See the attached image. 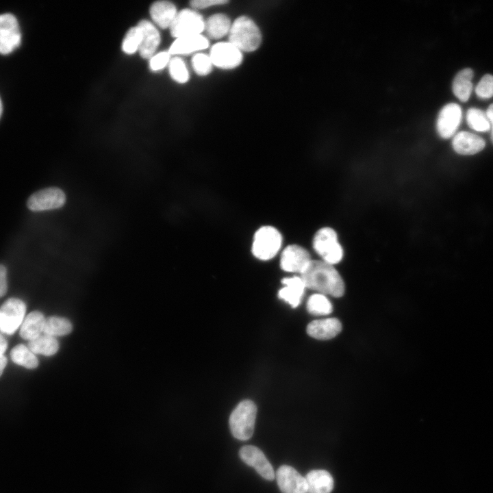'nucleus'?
Masks as SVG:
<instances>
[{
    "instance_id": "f257e3e1",
    "label": "nucleus",
    "mask_w": 493,
    "mask_h": 493,
    "mask_svg": "<svg viewBox=\"0 0 493 493\" xmlns=\"http://www.w3.org/2000/svg\"><path fill=\"white\" fill-rule=\"evenodd\" d=\"M301 277L305 287L321 294L340 297L344 292V283L338 272L323 261L311 260Z\"/></svg>"
},
{
    "instance_id": "f03ea898",
    "label": "nucleus",
    "mask_w": 493,
    "mask_h": 493,
    "mask_svg": "<svg viewBox=\"0 0 493 493\" xmlns=\"http://www.w3.org/2000/svg\"><path fill=\"white\" fill-rule=\"evenodd\" d=\"M228 38V41L242 52L249 53L256 51L262 40L258 26L246 16H240L232 23Z\"/></svg>"
},
{
    "instance_id": "7ed1b4c3",
    "label": "nucleus",
    "mask_w": 493,
    "mask_h": 493,
    "mask_svg": "<svg viewBox=\"0 0 493 493\" xmlns=\"http://www.w3.org/2000/svg\"><path fill=\"white\" fill-rule=\"evenodd\" d=\"M256 414V405L250 400H244L236 406L231 412L229 420L230 429L234 438L243 441L251 438Z\"/></svg>"
},
{
    "instance_id": "20e7f679",
    "label": "nucleus",
    "mask_w": 493,
    "mask_h": 493,
    "mask_svg": "<svg viewBox=\"0 0 493 493\" xmlns=\"http://www.w3.org/2000/svg\"><path fill=\"white\" fill-rule=\"evenodd\" d=\"M282 244V236L274 227L263 226L254 234L252 244L253 255L261 260L274 257Z\"/></svg>"
},
{
    "instance_id": "39448f33",
    "label": "nucleus",
    "mask_w": 493,
    "mask_h": 493,
    "mask_svg": "<svg viewBox=\"0 0 493 493\" xmlns=\"http://www.w3.org/2000/svg\"><path fill=\"white\" fill-rule=\"evenodd\" d=\"M312 244L314 249L323 262L333 265L342 260L343 249L338 242L334 229L330 227L321 228L314 235Z\"/></svg>"
},
{
    "instance_id": "423d86ee",
    "label": "nucleus",
    "mask_w": 493,
    "mask_h": 493,
    "mask_svg": "<svg viewBox=\"0 0 493 493\" xmlns=\"http://www.w3.org/2000/svg\"><path fill=\"white\" fill-rule=\"evenodd\" d=\"M205 20L197 11L186 8L177 12L171 26L170 34L175 38L200 35L205 29Z\"/></svg>"
},
{
    "instance_id": "0eeeda50",
    "label": "nucleus",
    "mask_w": 493,
    "mask_h": 493,
    "mask_svg": "<svg viewBox=\"0 0 493 493\" xmlns=\"http://www.w3.org/2000/svg\"><path fill=\"white\" fill-rule=\"evenodd\" d=\"M26 312L25 303L17 298H10L0 309V331L12 335L21 326Z\"/></svg>"
},
{
    "instance_id": "6e6552de",
    "label": "nucleus",
    "mask_w": 493,
    "mask_h": 493,
    "mask_svg": "<svg viewBox=\"0 0 493 493\" xmlns=\"http://www.w3.org/2000/svg\"><path fill=\"white\" fill-rule=\"evenodd\" d=\"M66 202L62 190L50 187L33 193L27 199V206L31 211L42 212L62 207Z\"/></svg>"
},
{
    "instance_id": "1a4fd4ad",
    "label": "nucleus",
    "mask_w": 493,
    "mask_h": 493,
    "mask_svg": "<svg viewBox=\"0 0 493 493\" xmlns=\"http://www.w3.org/2000/svg\"><path fill=\"white\" fill-rule=\"evenodd\" d=\"M209 55L213 65L223 70L236 68L243 60L242 52L229 41L214 45Z\"/></svg>"
},
{
    "instance_id": "9d476101",
    "label": "nucleus",
    "mask_w": 493,
    "mask_h": 493,
    "mask_svg": "<svg viewBox=\"0 0 493 493\" xmlns=\"http://www.w3.org/2000/svg\"><path fill=\"white\" fill-rule=\"evenodd\" d=\"M21 42V34L16 17L12 14H0V53H12Z\"/></svg>"
},
{
    "instance_id": "9b49d317",
    "label": "nucleus",
    "mask_w": 493,
    "mask_h": 493,
    "mask_svg": "<svg viewBox=\"0 0 493 493\" xmlns=\"http://www.w3.org/2000/svg\"><path fill=\"white\" fill-rule=\"evenodd\" d=\"M462 118L461 107L455 103L445 105L439 112L436 121V129L439 136L447 139L455 134Z\"/></svg>"
},
{
    "instance_id": "f8f14e48",
    "label": "nucleus",
    "mask_w": 493,
    "mask_h": 493,
    "mask_svg": "<svg viewBox=\"0 0 493 493\" xmlns=\"http://www.w3.org/2000/svg\"><path fill=\"white\" fill-rule=\"evenodd\" d=\"M241 459L253 467L265 479L272 481L275 472L264 453L257 447L251 445L242 446L239 451Z\"/></svg>"
},
{
    "instance_id": "ddd939ff",
    "label": "nucleus",
    "mask_w": 493,
    "mask_h": 493,
    "mask_svg": "<svg viewBox=\"0 0 493 493\" xmlns=\"http://www.w3.org/2000/svg\"><path fill=\"white\" fill-rule=\"evenodd\" d=\"M276 479L282 493H307L305 478L290 466H280L277 470Z\"/></svg>"
},
{
    "instance_id": "4468645a",
    "label": "nucleus",
    "mask_w": 493,
    "mask_h": 493,
    "mask_svg": "<svg viewBox=\"0 0 493 493\" xmlns=\"http://www.w3.org/2000/svg\"><path fill=\"white\" fill-rule=\"evenodd\" d=\"M310 261V255L306 249L291 244L281 253L280 266L285 271L301 273Z\"/></svg>"
},
{
    "instance_id": "2eb2a0df",
    "label": "nucleus",
    "mask_w": 493,
    "mask_h": 493,
    "mask_svg": "<svg viewBox=\"0 0 493 493\" xmlns=\"http://www.w3.org/2000/svg\"><path fill=\"white\" fill-rule=\"evenodd\" d=\"M137 26L142 34L138 49L140 55L144 59L151 58L160 45V33L156 27L147 20L140 21Z\"/></svg>"
},
{
    "instance_id": "dca6fc26",
    "label": "nucleus",
    "mask_w": 493,
    "mask_h": 493,
    "mask_svg": "<svg viewBox=\"0 0 493 493\" xmlns=\"http://www.w3.org/2000/svg\"><path fill=\"white\" fill-rule=\"evenodd\" d=\"M485 140L472 133L462 131L457 133L452 140L454 151L461 155L476 154L485 147Z\"/></svg>"
},
{
    "instance_id": "f3484780",
    "label": "nucleus",
    "mask_w": 493,
    "mask_h": 493,
    "mask_svg": "<svg viewBox=\"0 0 493 493\" xmlns=\"http://www.w3.org/2000/svg\"><path fill=\"white\" fill-rule=\"evenodd\" d=\"M209 40L202 34L176 38L169 48L171 55H187L205 49L209 47Z\"/></svg>"
},
{
    "instance_id": "a211bd4d",
    "label": "nucleus",
    "mask_w": 493,
    "mask_h": 493,
    "mask_svg": "<svg viewBox=\"0 0 493 493\" xmlns=\"http://www.w3.org/2000/svg\"><path fill=\"white\" fill-rule=\"evenodd\" d=\"M341 323L334 318L315 320L307 327L308 335L318 340L333 338L341 331Z\"/></svg>"
},
{
    "instance_id": "6ab92c4d",
    "label": "nucleus",
    "mask_w": 493,
    "mask_h": 493,
    "mask_svg": "<svg viewBox=\"0 0 493 493\" xmlns=\"http://www.w3.org/2000/svg\"><path fill=\"white\" fill-rule=\"evenodd\" d=\"M284 287L279 291V297L293 307H296L300 303L304 293L305 285L301 277L294 276L286 277L282 279Z\"/></svg>"
},
{
    "instance_id": "aec40b11",
    "label": "nucleus",
    "mask_w": 493,
    "mask_h": 493,
    "mask_svg": "<svg viewBox=\"0 0 493 493\" xmlns=\"http://www.w3.org/2000/svg\"><path fill=\"white\" fill-rule=\"evenodd\" d=\"M177 14L175 5L168 1H156L150 8L151 18L162 29L170 27Z\"/></svg>"
},
{
    "instance_id": "412c9836",
    "label": "nucleus",
    "mask_w": 493,
    "mask_h": 493,
    "mask_svg": "<svg viewBox=\"0 0 493 493\" xmlns=\"http://www.w3.org/2000/svg\"><path fill=\"white\" fill-rule=\"evenodd\" d=\"M305 478L307 493H330L333 488V479L327 470H311Z\"/></svg>"
},
{
    "instance_id": "4be33fe9",
    "label": "nucleus",
    "mask_w": 493,
    "mask_h": 493,
    "mask_svg": "<svg viewBox=\"0 0 493 493\" xmlns=\"http://www.w3.org/2000/svg\"><path fill=\"white\" fill-rule=\"evenodd\" d=\"M45 319L42 313L39 311L29 313L20 326V336L30 341L43 333Z\"/></svg>"
},
{
    "instance_id": "5701e85b",
    "label": "nucleus",
    "mask_w": 493,
    "mask_h": 493,
    "mask_svg": "<svg viewBox=\"0 0 493 493\" xmlns=\"http://www.w3.org/2000/svg\"><path fill=\"white\" fill-rule=\"evenodd\" d=\"M231 24L227 15L223 13L214 14L205 21L204 31L211 39H220L228 35Z\"/></svg>"
},
{
    "instance_id": "b1692460",
    "label": "nucleus",
    "mask_w": 493,
    "mask_h": 493,
    "mask_svg": "<svg viewBox=\"0 0 493 493\" xmlns=\"http://www.w3.org/2000/svg\"><path fill=\"white\" fill-rule=\"evenodd\" d=\"M473 75V71L471 68H466L460 71L453 79V92L456 97L462 102L467 101L470 98L472 89V79Z\"/></svg>"
},
{
    "instance_id": "393cba45",
    "label": "nucleus",
    "mask_w": 493,
    "mask_h": 493,
    "mask_svg": "<svg viewBox=\"0 0 493 493\" xmlns=\"http://www.w3.org/2000/svg\"><path fill=\"white\" fill-rule=\"evenodd\" d=\"M27 346L35 355L51 356L58 352L59 343L55 338L42 333L29 341Z\"/></svg>"
},
{
    "instance_id": "a878e982",
    "label": "nucleus",
    "mask_w": 493,
    "mask_h": 493,
    "mask_svg": "<svg viewBox=\"0 0 493 493\" xmlns=\"http://www.w3.org/2000/svg\"><path fill=\"white\" fill-rule=\"evenodd\" d=\"M72 331V323L67 318L53 316L45 319L43 333L55 338L66 336Z\"/></svg>"
},
{
    "instance_id": "bb28decb",
    "label": "nucleus",
    "mask_w": 493,
    "mask_h": 493,
    "mask_svg": "<svg viewBox=\"0 0 493 493\" xmlns=\"http://www.w3.org/2000/svg\"><path fill=\"white\" fill-rule=\"evenodd\" d=\"M10 357L14 363L28 369H34L38 366L36 355L28 346L22 344L15 346L11 350Z\"/></svg>"
},
{
    "instance_id": "cd10ccee",
    "label": "nucleus",
    "mask_w": 493,
    "mask_h": 493,
    "mask_svg": "<svg viewBox=\"0 0 493 493\" xmlns=\"http://www.w3.org/2000/svg\"><path fill=\"white\" fill-rule=\"evenodd\" d=\"M307 308L312 314L324 316L331 312L332 305L325 294L317 293L310 296L307 303Z\"/></svg>"
},
{
    "instance_id": "c85d7f7f",
    "label": "nucleus",
    "mask_w": 493,
    "mask_h": 493,
    "mask_svg": "<svg viewBox=\"0 0 493 493\" xmlns=\"http://www.w3.org/2000/svg\"><path fill=\"white\" fill-rule=\"evenodd\" d=\"M467 123L477 131L485 132L490 130V125L486 113L476 108H470L466 113Z\"/></svg>"
},
{
    "instance_id": "c756f323",
    "label": "nucleus",
    "mask_w": 493,
    "mask_h": 493,
    "mask_svg": "<svg viewBox=\"0 0 493 493\" xmlns=\"http://www.w3.org/2000/svg\"><path fill=\"white\" fill-rule=\"evenodd\" d=\"M168 70L171 78L179 84L186 83L190 77L187 66L182 59L174 57L168 63Z\"/></svg>"
},
{
    "instance_id": "7c9ffc66",
    "label": "nucleus",
    "mask_w": 493,
    "mask_h": 493,
    "mask_svg": "<svg viewBox=\"0 0 493 493\" xmlns=\"http://www.w3.org/2000/svg\"><path fill=\"white\" fill-rule=\"evenodd\" d=\"M142 34L138 26L131 27L127 32L122 43V50L127 54H133L138 51Z\"/></svg>"
},
{
    "instance_id": "2f4dec72",
    "label": "nucleus",
    "mask_w": 493,
    "mask_h": 493,
    "mask_svg": "<svg viewBox=\"0 0 493 493\" xmlns=\"http://www.w3.org/2000/svg\"><path fill=\"white\" fill-rule=\"evenodd\" d=\"M191 63L194 71L199 76L209 75L214 66L210 55L203 53H196L192 57Z\"/></svg>"
},
{
    "instance_id": "473e14b6",
    "label": "nucleus",
    "mask_w": 493,
    "mask_h": 493,
    "mask_svg": "<svg viewBox=\"0 0 493 493\" xmlns=\"http://www.w3.org/2000/svg\"><path fill=\"white\" fill-rule=\"evenodd\" d=\"M475 92L481 99H490L493 97V75H485L475 88Z\"/></svg>"
},
{
    "instance_id": "72a5a7b5",
    "label": "nucleus",
    "mask_w": 493,
    "mask_h": 493,
    "mask_svg": "<svg viewBox=\"0 0 493 493\" xmlns=\"http://www.w3.org/2000/svg\"><path fill=\"white\" fill-rule=\"evenodd\" d=\"M170 60V54L168 51H162L151 58L149 67L153 71H160L168 64Z\"/></svg>"
},
{
    "instance_id": "f704fd0d",
    "label": "nucleus",
    "mask_w": 493,
    "mask_h": 493,
    "mask_svg": "<svg viewBox=\"0 0 493 493\" xmlns=\"http://www.w3.org/2000/svg\"><path fill=\"white\" fill-rule=\"evenodd\" d=\"M229 1L227 0H194L190 2L192 8L196 10L206 9L212 6L225 5Z\"/></svg>"
},
{
    "instance_id": "c9c22d12",
    "label": "nucleus",
    "mask_w": 493,
    "mask_h": 493,
    "mask_svg": "<svg viewBox=\"0 0 493 493\" xmlns=\"http://www.w3.org/2000/svg\"><path fill=\"white\" fill-rule=\"evenodd\" d=\"M7 290V269L4 265L0 264V297L6 294Z\"/></svg>"
},
{
    "instance_id": "e433bc0d",
    "label": "nucleus",
    "mask_w": 493,
    "mask_h": 493,
    "mask_svg": "<svg viewBox=\"0 0 493 493\" xmlns=\"http://www.w3.org/2000/svg\"><path fill=\"white\" fill-rule=\"evenodd\" d=\"M485 113L489 120L491 129V139L493 142V103L488 107Z\"/></svg>"
},
{
    "instance_id": "4c0bfd02",
    "label": "nucleus",
    "mask_w": 493,
    "mask_h": 493,
    "mask_svg": "<svg viewBox=\"0 0 493 493\" xmlns=\"http://www.w3.org/2000/svg\"><path fill=\"white\" fill-rule=\"evenodd\" d=\"M8 348V342L5 338L0 334V355H3Z\"/></svg>"
},
{
    "instance_id": "58836bf2",
    "label": "nucleus",
    "mask_w": 493,
    "mask_h": 493,
    "mask_svg": "<svg viewBox=\"0 0 493 493\" xmlns=\"http://www.w3.org/2000/svg\"><path fill=\"white\" fill-rule=\"evenodd\" d=\"M7 364V358L4 355H0V376L2 375Z\"/></svg>"
},
{
    "instance_id": "ea45409f",
    "label": "nucleus",
    "mask_w": 493,
    "mask_h": 493,
    "mask_svg": "<svg viewBox=\"0 0 493 493\" xmlns=\"http://www.w3.org/2000/svg\"><path fill=\"white\" fill-rule=\"evenodd\" d=\"M2 110H3L2 103H1V99H0V118H1V114H2Z\"/></svg>"
}]
</instances>
